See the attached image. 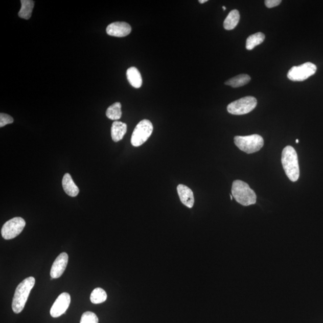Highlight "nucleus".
I'll return each instance as SVG.
<instances>
[{
  "instance_id": "1",
  "label": "nucleus",
  "mask_w": 323,
  "mask_h": 323,
  "mask_svg": "<svg viewBox=\"0 0 323 323\" xmlns=\"http://www.w3.org/2000/svg\"><path fill=\"white\" fill-rule=\"evenodd\" d=\"M36 283L33 276L28 277L16 287L12 301V310L15 314H19L24 310L31 290Z\"/></svg>"
},
{
  "instance_id": "2",
  "label": "nucleus",
  "mask_w": 323,
  "mask_h": 323,
  "mask_svg": "<svg viewBox=\"0 0 323 323\" xmlns=\"http://www.w3.org/2000/svg\"><path fill=\"white\" fill-rule=\"evenodd\" d=\"M282 163L283 169L291 181H296L299 178L300 170L297 154L293 147L288 146L283 150Z\"/></svg>"
},
{
  "instance_id": "3",
  "label": "nucleus",
  "mask_w": 323,
  "mask_h": 323,
  "mask_svg": "<svg viewBox=\"0 0 323 323\" xmlns=\"http://www.w3.org/2000/svg\"><path fill=\"white\" fill-rule=\"evenodd\" d=\"M232 195L237 202L244 206L253 205L257 199V196L253 190H252L246 182L241 180H235L233 182Z\"/></svg>"
},
{
  "instance_id": "4",
  "label": "nucleus",
  "mask_w": 323,
  "mask_h": 323,
  "mask_svg": "<svg viewBox=\"0 0 323 323\" xmlns=\"http://www.w3.org/2000/svg\"><path fill=\"white\" fill-rule=\"evenodd\" d=\"M234 143L242 152L248 154L258 152L264 145L262 136L258 134L235 136Z\"/></svg>"
},
{
  "instance_id": "5",
  "label": "nucleus",
  "mask_w": 323,
  "mask_h": 323,
  "mask_svg": "<svg viewBox=\"0 0 323 323\" xmlns=\"http://www.w3.org/2000/svg\"><path fill=\"white\" fill-rule=\"evenodd\" d=\"M153 130L152 123L147 119L140 121L136 126L131 136L133 146L139 147L143 145L152 135Z\"/></svg>"
},
{
  "instance_id": "6",
  "label": "nucleus",
  "mask_w": 323,
  "mask_h": 323,
  "mask_svg": "<svg viewBox=\"0 0 323 323\" xmlns=\"http://www.w3.org/2000/svg\"><path fill=\"white\" fill-rule=\"evenodd\" d=\"M257 104V100L255 97L248 96L230 103L227 105V110L232 114H245L253 110Z\"/></svg>"
},
{
  "instance_id": "7",
  "label": "nucleus",
  "mask_w": 323,
  "mask_h": 323,
  "mask_svg": "<svg viewBox=\"0 0 323 323\" xmlns=\"http://www.w3.org/2000/svg\"><path fill=\"white\" fill-rule=\"evenodd\" d=\"M317 72V66L308 62L299 66H294L287 73L288 79L293 82H303L313 76Z\"/></svg>"
},
{
  "instance_id": "8",
  "label": "nucleus",
  "mask_w": 323,
  "mask_h": 323,
  "mask_svg": "<svg viewBox=\"0 0 323 323\" xmlns=\"http://www.w3.org/2000/svg\"><path fill=\"white\" fill-rule=\"evenodd\" d=\"M26 225V221L22 217H15L9 220L2 227L3 238L7 240L16 238L22 233Z\"/></svg>"
},
{
  "instance_id": "9",
  "label": "nucleus",
  "mask_w": 323,
  "mask_h": 323,
  "mask_svg": "<svg viewBox=\"0 0 323 323\" xmlns=\"http://www.w3.org/2000/svg\"><path fill=\"white\" fill-rule=\"evenodd\" d=\"M70 303L71 297L68 293H62L56 299L51 309L50 314L52 317L58 318L65 313Z\"/></svg>"
},
{
  "instance_id": "10",
  "label": "nucleus",
  "mask_w": 323,
  "mask_h": 323,
  "mask_svg": "<svg viewBox=\"0 0 323 323\" xmlns=\"http://www.w3.org/2000/svg\"><path fill=\"white\" fill-rule=\"evenodd\" d=\"M132 31L131 27L125 22H116L107 27L106 32L110 36L124 37L128 36Z\"/></svg>"
},
{
  "instance_id": "11",
  "label": "nucleus",
  "mask_w": 323,
  "mask_h": 323,
  "mask_svg": "<svg viewBox=\"0 0 323 323\" xmlns=\"http://www.w3.org/2000/svg\"><path fill=\"white\" fill-rule=\"evenodd\" d=\"M68 262V256L66 252H62L55 259L52 266L50 275L51 280L58 279L64 272Z\"/></svg>"
},
{
  "instance_id": "12",
  "label": "nucleus",
  "mask_w": 323,
  "mask_h": 323,
  "mask_svg": "<svg viewBox=\"0 0 323 323\" xmlns=\"http://www.w3.org/2000/svg\"><path fill=\"white\" fill-rule=\"evenodd\" d=\"M177 189L181 202L188 208H192L194 205L195 199L194 193L191 189L183 184L178 185Z\"/></svg>"
},
{
  "instance_id": "13",
  "label": "nucleus",
  "mask_w": 323,
  "mask_h": 323,
  "mask_svg": "<svg viewBox=\"0 0 323 323\" xmlns=\"http://www.w3.org/2000/svg\"><path fill=\"white\" fill-rule=\"evenodd\" d=\"M127 131V125L119 121H115L112 124L111 134L112 140L114 142L121 141Z\"/></svg>"
},
{
  "instance_id": "14",
  "label": "nucleus",
  "mask_w": 323,
  "mask_h": 323,
  "mask_svg": "<svg viewBox=\"0 0 323 323\" xmlns=\"http://www.w3.org/2000/svg\"><path fill=\"white\" fill-rule=\"evenodd\" d=\"M62 184L66 194L70 196L76 197L79 194V189L73 180L70 174L66 173L64 175V177L62 178Z\"/></svg>"
},
{
  "instance_id": "15",
  "label": "nucleus",
  "mask_w": 323,
  "mask_h": 323,
  "mask_svg": "<svg viewBox=\"0 0 323 323\" xmlns=\"http://www.w3.org/2000/svg\"><path fill=\"white\" fill-rule=\"evenodd\" d=\"M126 76L130 85L135 88H140L142 86L143 80L141 73L134 66H132L127 70Z\"/></svg>"
},
{
  "instance_id": "16",
  "label": "nucleus",
  "mask_w": 323,
  "mask_h": 323,
  "mask_svg": "<svg viewBox=\"0 0 323 323\" xmlns=\"http://www.w3.org/2000/svg\"><path fill=\"white\" fill-rule=\"evenodd\" d=\"M240 19V15L238 10L236 9L232 10L224 21L223 26L224 29L226 30H234L237 26Z\"/></svg>"
},
{
  "instance_id": "17",
  "label": "nucleus",
  "mask_w": 323,
  "mask_h": 323,
  "mask_svg": "<svg viewBox=\"0 0 323 323\" xmlns=\"http://www.w3.org/2000/svg\"><path fill=\"white\" fill-rule=\"evenodd\" d=\"M251 80V77L245 74L238 75L226 81L224 84L226 85L230 86L237 88V87L243 86L247 85Z\"/></svg>"
},
{
  "instance_id": "18",
  "label": "nucleus",
  "mask_w": 323,
  "mask_h": 323,
  "mask_svg": "<svg viewBox=\"0 0 323 323\" xmlns=\"http://www.w3.org/2000/svg\"><path fill=\"white\" fill-rule=\"evenodd\" d=\"M20 10L18 15L20 18L29 19L32 15V12L34 6V2L32 0H21Z\"/></svg>"
},
{
  "instance_id": "19",
  "label": "nucleus",
  "mask_w": 323,
  "mask_h": 323,
  "mask_svg": "<svg viewBox=\"0 0 323 323\" xmlns=\"http://www.w3.org/2000/svg\"><path fill=\"white\" fill-rule=\"evenodd\" d=\"M265 34L261 32L251 35L250 36L247 38L246 49L248 51L252 50L257 45L262 43L263 41L265 40Z\"/></svg>"
},
{
  "instance_id": "20",
  "label": "nucleus",
  "mask_w": 323,
  "mask_h": 323,
  "mask_svg": "<svg viewBox=\"0 0 323 323\" xmlns=\"http://www.w3.org/2000/svg\"><path fill=\"white\" fill-rule=\"evenodd\" d=\"M107 299V294L101 288L95 289L91 293L90 300L94 304H100L104 303Z\"/></svg>"
},
{
  "instance_id": "21",
  "label": "nucleus",
  "mask_w": 323,
  "mask_h": 323,
  "mask_svg": "<svg viewBox=\"0 0 323 323\" xmlns=\"http://www.w3.org/2000/svg\"><path fill=\"white\" fill-rule=\"evenodd\" d=\"M122 105L120 103H115L110 105L106 111V116L111 120L118 121L122 117Z\"/></svg>"
},
{
  "instance_id": "22",
  "label": "nucleus",
  "mask_w": 323,
  "mask_h": 323,
  "mask_svg": "<svg viewBox=\"0 0 323 323\" xmlns=\"http://www.w3.org/2000/svg\"><path fill=\"white\" fill-rule=\"evenodd\" d=\"M99 319L97 315L93 312H84L81 317L80 323H98Z\"/></svg>"
},
{
  "instance_id": "23",
  "label": "nucleus",
  "mask_w": 323,
  "mask_h": 323,
  "mask_svg": "<svg viewBox=\"0 0 323 323\" xmlns=\"http://www.w3.org/2000/svg\"><path fill=\"white\" fill-rule=\"evenodd\" d=\"M13 122L12 117L5 113L0 114V127L2 128L8 124H11Z\"/></svg>"
},
{
  "instance_id": "24",
  "label": "nucleus",
  "mask_w": 323,
  "mask_h": 323,
  "mask_svg": "<svg viewBox=\"0 0 323 323\" xmlns=\"http://www.w3.org/2000/svg\"><path fill=\"white\" fill-rule=\"evenodd\" d=\"M282 3L281 0H266L265 4L268 8H273L279 6Z\"/></svg>"
},
{
  "instance_id": "25",
  "label": "nucleus",
  "mask_w": 323,
  "mask_h": 323,
  "mask_svg": "<svg viewBox=\"0 0 323 323\" xmlns=\"http://www.w3.org/2000/svg\"><path fill=\"white\" fill-rule=\"evenodd\" d=\"M207 2H208V0H199V3H201V4H203V3H205Z\"/></svg>"
},
{
  "instance_id": "26",
  "label": "nucleus",
  "mask_w": 323,
  "mask_h": 323,
  "mask_svg": "<svg viewBox=\"0 0 323 323\" xmlns=\"http://www.w3.org/2000/svg\"><path fill=\"white\" fill-rule=\"evenodd\" d=\"M223 9L224 10H226V7L225 6H223Z\"/></svg>"
},
{
  "instance_id": "27",
  "label": "nucleus",
  "mask_w": 323,
  "mask_h": 323,
  "mask_svg": "<svg viewBox=\"0 0 323 323\" xmlns=\"http://www.w3.org/2000/svg\"><path fill=\"white\" fill-rule=\"evenodd\" d=\"M230 199H231V200H233V195H230Z\"/></svg>"
},
{
  "instance_id": "28",
  "label": "nucleus",
  "mask_w": 323,
  "mask_h": 323,
  "mask_svg": "<svg viewBox=\"0 0 323 323\" xmlns=\"http://www.w3.org/2000/svg\"><path fill=\"white\" fill-rule=\"evenodd\" d=\"M296 143L297 144L299 143V140H296Z\"/></svg>"
}]
</instances>
